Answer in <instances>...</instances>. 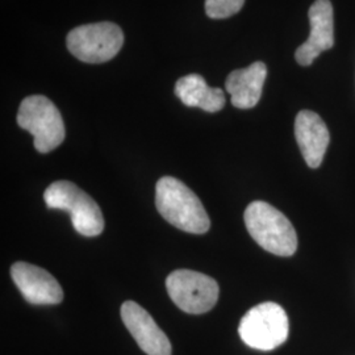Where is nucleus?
<instances>
[{
  "label": "nucleus",
  "instance_id": "6",
  "mask_svg": "<svg viewBox=\"0 0 355 355\" xmlns=\"http://www.w3.org/2000/svg\"><path fill=\"white\" fill-rule=\"evenodd\" d=\"M123 44L121 28L110 21L76 26L66 38L69 51L86 64H104L112 60Z\"/></svg>",
  "mask_w": 355,
  "mask_h": 355
},
{
  "label": "nucleus",
  "instance_id": "1",
  "mask_svg": "<svg viewBox=\"0 0 355 355\" xmlns=\"http://www.w3.org/2000/svg\"><path fill=\"white\" fill-rule=\"evenodd\" d=\"M155 207L159 215L175 228L203 234L211 220L200 199L177 178H161L155 184Z\"/></svg>",
  "mask_w": 355,
  "mask_h": 355
},
{
  "label": "nucleus",
  "instance_id": "10",
  "mask_svg": "<svg viewBox=\"0 0 355 355\" xmlns=\"http://www.w3.org/2000/svg\"><path fill=\"white\" fill-rule=\"evenodd\" d=\"M121 318L141 350L148 355H171V343L152 316L136 302H125L120 309Z\"/></svg>",
  "mask_w": 355,
  "mask_h": 355
},
{
  "label": "nucleus",
  "instance_id": "13",
  "mask_svg": "<svg viewBox=\"0 0 355 355\" xmlns=\"http://www.w3.org/2000/svg\"><path fill=\"white\" fill-rule=\"evenodd\" d=\"M175 95L184 105L198 107L209 114L221 111L225 105L224 91L209 87L199 74L180 78L175 85Z\"/></svg>",
  "mask_w": 355,
  "mask_h": 355
},
{
  "label": "nucleus",
  "instance_id": "8",
  "mask_svg": "<svg viewBox=\"0 0 355 355\" xmlns=\"http://www.w3.org/2000/svg\"><path fill=\"white\" fill-rule=\"evenodd\" d=\"M11 277L28 303L35 305L60 304L64 290L57 279L41 267L16 262L11 267Z\"/></svg>",
  "mask_w": 355,
  "mask_h": 355
},
{
  "label": "nucleus",
  "instance_id": "7",
  "mask_svg": "<svg viewBox=\"0 0 355 355\" xmlns=\"http://www.w3.org/2000/svg\"><path fill=\"white\" fill-rule=\"evenodd\" d=\"M166 290L175 304L191 315L211 311L218 300V284L214 278L192 270H175L166 279Z\"/></svg>",
  "mask_w": 355,
  "mask_h": 355
},
{
  "label": "nucleus",
  "instance_id": "2",
  "mask_svg": "<svg viewBox=\"0 0 355 355\" xmlns=\"http://www.w3.org/2000/svg\"><path fill=\"white\" fill-rule=\"evenodd\" d=\"M245 225L254 241L268 253L291 257L297 249V236L291 221L271 204L262 200L249 204Z\"/></svg>",
  "mask_w": 355,
  "mask_h": 355
},
{
  "label": "nucleus",
  "instance_id": "3",
  "mask_svg": "<svg viewBox=\"0 0 355 355\" xmlns=\"http://www.w3.org/2000/svg\"><path fill=\"white\" fill-rule=\"evenodd\" d=\"M46 207L66 211L76 232L85 237H96L104 230V217L96 202L69 180L51 183L44 193Z\"/></svg>",
  "mask_w": 355,
  "mask_h": 355
},
{
  "label": "nucleus",
  "instance_id": "14",
  "mask_svg": "<svg viewBox=\"0 0 355 355\" xmlns=\"http://www.w3.org/2000/svg\"><path fill=\"white\" fill-rule=\"evenodd\" d=\"M245 0H205V13L211 19H227L240 12Z\"/></svg>",
  "mask_w": 355,
  "mask_h": 355
},
{
  "label": "nucleus",
  "instance_id": "11",
  "mask_svg": "<svg viewBox=\"0 0 355 355\" xmlns=\"http://www.w3.org/2000/svg\"><path fill=\"white\" fill-rule=\"evenodd\" d=\"M295 137L306 165L318 168L322 164L330 141L324 120L316 112L300 111L295 120Z\"/></svg>",
  "mask_w": 355,
  "mask_h": 355
},
{
  "label": "nucleus",
  "instance_id": "9",
  "mask_svg": "<svg viewBox=\"0 0 355 355\" xmlns=\"http://www.w3.org/2000/svg\"><path fill=\"white\" fill-rule=\"evenodd\" d=\"M311 33L309 37L295 53L296 62L309 66L322 51L334 46V15L330 0H316L309 8Z\"/></svg>",
  "mask_w": 355,
  "mask_h": 355
},
{
  "label": "nucleus",
  "instance_id": "4",
  "mask_svg": "<svg viewBox=\"0 0 355 355\" xmlns=\"http://www.w3.org/2000/svg\"><path fill=\"white\" fill-rule=\"evenodd\" d=\"M17 124L33 136L35 148L42 154L57 149L66 136L64 119L58 108L42 95H32L21 102Z\"/></svg>",
  "mask_w": 355,
  "mask_h": 355
},
{
  "label": "nucleus",
  "instance_id": "12",
  "mask_svg": "<svg viewBox=\"0 0 355 355\" xmlns=\"http://www.w3.org/2000/svg\"><path fill=\"white\" fill-rule=\"evenodd\" d=\"M267 76V66L258 61L246 69L234 70L229 74L225 89L230 102L240 110H250L261 101Z\"/></svg>",
  "mask_w": 355,
  "mask_h": 355
},
{
  "label": "nucleus",
  "instance_id": "5",
  "mask_svg": "<svg viewBox=\"0 0 355 355\" xmlns=\"http://www.w3.org/2000/svg\"><path fill=\"white\" fill-rule=\"evenodd\" d=\"M290 322L286 311L277 303L255 305L241 318L239 334L249 347L271 352L286 343Z\"/></svg>",
  "mask_w": 355,
  "mask_h": 355
}]
</instances>
